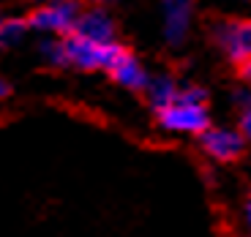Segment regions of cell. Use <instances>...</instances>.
<instances>
[{"instance_id":"obj_1","label":"cell","mask_w":251,"mask_h":237,"mask_svg":"<svg viewBox=\"0 0 251 237\" xmlns=\"http://www.w3.org/2000/svg\"><path fill=\"white\" fill-rule=\"evenodd\" d=\"M207 101H210L207 88H202L197 82H183L175 104L153 112L156 128L164 137L172 139H200L213 125V115H210Z\"/></svg>"},{"instance_id":"obj_2","label":"cell","mask_w":251,"mask_h":237,"mask_svg":"<svg viewBox=\"0 0 251 237\" xmlns=\"http://www.w3.org/2000/svg\"><path fill=\"white\" fill-rule=\"evenodd\" d=\"M63 47H66V66L82 74H109L126 52L120 41L99 44V41H85L74 33L63 38Z\"/></svg>"},{"instance_id":"obj_3","label":"cell","mask_w":251,"mask_h":237,"mask_svg":"<svg viewBox=\"0 0 251 237\" xmlns=\"http://www.w3.org/2000/svg\"><path fill=\"white\" fill-rule=\"evenodd\" d=\"M197 150L207 164L213 166H235V164L246 161L251 153V144L243 139V134L235 125L226 123H213L197 139Z\"/></svg>"},{"instance_id":"obj_4","label":"cell","mask_w":251,"mask_h":237,"mask_svg":"<svg viewBox=\"0 0 251 237\" xmlns=\"http://www.w3.org/2000/svg\"><path fill=\"white\" fill-rule=\"evenodd\" d=\"M79 11V3H44V6H36L30 11L27 27L41 38H66L74 33Z\"/></svg>"},{"instance_id":"obj_5","label":"cell","mask_w":251,"mask_h":237,"mask_svg":"<svg viewBox=\"0 0 251 237\" xmlns=\"http://www.w3.org/2000/svg\"><path fill=\"white\" fill-rule=\"evenodd\" d=\"M216 49L235 66L251 60V19H219L210 27Z\"/></svg>"},{"instance_id":"obj_6","label":"cell","mask_w":251,"mask_h":237,"mask_svg":"<svg viewBox=\"0 0 251 237\" xmlns=\"http://www.w3.org/2000/svg\"><path fill=\"white\" fill-rule=\"evenodd\" d=\"M194 27V0H161V38L177 49L188 41Z\"/></svg>"},{"instance_id":"obj_7","label":"cell","mask_w":251,"mask_h":237,"mask_svg":"<svg viewBox=\"0 0 251 237\" xmlns=\"http://www.w3.org/2000/svg\"><path fill=\"white\" fill-rule=\"evenodd\" d=\"M74 36L85 38V41L109 44V41H118V22L104 6L82 8L74 25Z\"/></svg>"},{"instance_id":"obj_8","label":"cell","mask_w":251,"mask_h":237,"mask_svg":"<svg viewBox=\"0 0 251 237\" xmlns=\"http://www.w3.org/2000/svg\"><path fill=\"white\" fill-rule=\"evenodd\" d=\"M151 74H153V71L145 66L142 57H137L134 52L126 49L123 57L115 63L112 71H109L107 76L118 85V88L128 90V93H139V95H142L145 88H148V82H151Z\"/></svg>"},{"instance_id":"obj_9","label":"cell","mask_w":251,"mask_h":237,"mask_svg":"<svg viewBox=\"0 0 251 237\" xmlns=\"http://www.w3.org/2000/svg\"><path fill=\"white\" fill-rule=\"evenodd\" d=\"M180 85L183 82L177 79L175 74H170V71H156V74H151V82H148V88H145V93H142L145 104L151 106L153 112L175 104L177 93H180Z\"/></svg>"},{"instance_id":"obj_10","label":"cell","mask_w":251,"mask_h":237,"mask_svg":"<svg viewBox=\"0 0 251 237\" xmlns=\"http://www.w3.org/2000/svg\"><path fill=\"white\" fill-rule=\"evenodd\" d=\"M30 27H27V19L22 17H0V47L3 49H14L27 38Z\"/></svg>"},{"instance_id":"obj_11","label":"cell","mask_w":251,"mask_h":237,"mask_svg":"<svg viewBox=\"0 0 251 237\" xmlns=\"http://www.w3.org/2000/svg\"><path fill=\"white\" fill-rule=\"evenodd\" d=\"M36 55L47 69H55V71L69 69V66H66V47H63V38H41L38 47H36Z\"/></svg>"},{"instance_id":"obj_12","label":"cell","mask_w":251,"mask_h":237,"mask_svg":"<svg viewBox=\"0 0 251 237\" xmlns=\"http://www.w3.org/2000/svg\"><path fill=\"white\" fill-rule=\"evenodd\" d=\"M235 104V128L243 134V139L251 144V90L249 88H238L232 95Z\"/></svg>"},{"instance_id":"obj_13","label":"cell","mask_w":251,"mask_h":237,"mask_svg":"<svg viewBox=\"0 0 251 237\" xmlns=\"http://www.w3.org/2000/svg\"><path fill=\"white\" fill-rule=\"evenodd\" d=\"M238 221H240V229H243V235H251V191L246 193L243 202H240Z\"/></svg>"},{"instance_id":"obj_14","label":"cell","mask_w":251,"mask_h":237,"mask_svg":"<svg viewBox=\"0 0 251 237\" xmlns=\"http://www.w3.org/2000/svg\"><path fill=\"white\" fill-rule=\"evenodd\" d=\"M238 76H240V82H243V88L251 90V60L243 63V66H238Z\"/></svg>"},{"instance_id":"obj_15","label":"cell","mask_w":251,"mask_h":237,"mask_svg":"<svg viewBox=\"0 0 251 237\" xmlns=\"http://www.w3.org/2000/svg\"><path fill=\"white\" fill-rule=\"evenodd\" d=\"M8 95H11V85H8L6 76H0V101L8 98Z\"/></svg>"},{"instance_id":"obj_16","label":"cell","mask_w":251,"mask_h":237,"mask_svg":"<svg viewBox=\"0 0 251 237\" xmlns=\"http://www.w3.org/2000/svg\"><path fill=\"white\" fill-rule=\"evenodd\" d=\"M44 3H79V0H38V6H44Z\"/></svg>"},{"instance_id":"obj_17","label":"cell","mask_w":251,"mask_h":237,"mask_svg":"<svg viewBox=\"0 0 251 237\" xmlns=\"http://www.w3.org/2000/svg\"><path fill=\"white\" fill-rule=\"evenodd\" d=\"M238 237H251V235H238Z\"/></svg>"},{"instance_id":"obj_18","label":"cell","mask_w":251,"mask_h":237,"mask_svg":"<svg viewBox=\"0 0 251 237\" xmlns=\"http://www.w3.org/2000/svg\"><path fill=\"white\" fill-rule=\"evenodd\" d=\"M249 158H251V153H249Z\"/></svg>"}]
</instances>
